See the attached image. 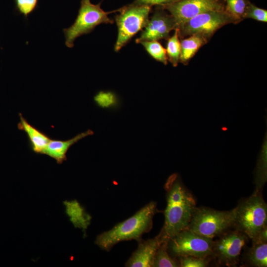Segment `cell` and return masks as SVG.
Here are the masks:
<instances>
[{
  "mask_svg": "<svg viewBox=\"0 0 267 267\" xmlns=\"http://www.w3.org/2000/svg\"><path fill=\"white\" fill-rule=\"evenodd\" d=\"M255 172L256 190L261 191L267 180V134L265 133Z\"/></svg>",
  "mask_w": 267,
  "mask_h": 267,
  "instance_id": "cell-15",
  "label": "cell"
},
{
  "mask_svg": "<svg viewBox=\"0 0 267 267\" xmlns=\"http://www.w3.org/2000/svg\"><path fill=\"white\" fill-rule=\"evenodd\" d=\"M166 51L168 59L173 66H177L180 60L181 52L180 41L179 39V31L178 28L175 29L174 34L168 39Z\"/></svg>",
  "mask_w": 267,
  "mask_h": 267,
  "instance_id": "cell-19",
  "label": "cell"
},
{
  "mask_svg": "<svg viewBox=\"0 0 267 267\" xmlns=\"http://www.w3.org/2000/svg\"><path fill=\"white\" fill-rule=\"evenodd\" d=\"M164 241L159 234L154 238L138 242L137 249L125 264L128 267H153L156 252Z\"/></svg>",
  "mask_w": 267,
  "mask_h": 267,
  "instance_id": "cell-12",
  "label": "cell"
},
{
  "mask_svg": "<svg viewBox=\"0 0 267 267\" xmlns=\"http://www.w3.org/2000/svg\"><path fill=\"white\" fill-rule=\"evenodd\" d=\"M226 12L233 20L245 18V12L249 2L247 0H225Z\"/></svg>",
  "mask_w": 267,
  "mask_h": 267,
  "instance_id": "cell-22",
  "label": "cell"
},
{
  "mask_svg": "<svg viewBox=\"0 0 267 267\" xmlns=\"http://www.w3.org/2000/svg\"><path fill=\"white\" fill-rule=\"evenodd\" d=\"M167 206L165 222L159 233L163 240H169L185 229L196 208L195 201L177 174L171 175L165 184Z\"/></svg>",
  "mask_w": 267,
  "mask_h": 267,
  "instance_id": "cell-1",
  "label": "cell"
},
{
  "mask_svg": "<svg viewBox=\"0 0 267 267\" xmlns=\"http://www.w3.org/2000/svg\"></svg>",
  "mask_w": 267,
  "mask_h": 267,
  "instance_id": "cell-28",
  "label": "cell"
},
{
  "mask_svg": "<svg viewBox=\"0 0 267 267\" xmlns=\"http://www.w3.org/2000/svg\"><path fill=\"white\" fill-rule=\"evenodd\" d=\"M245 18H251L258 21L267 22V11L249 2L245 12Z\"/></svg>",
  "mask_w": 267,
  "mask_h": 267,
  "instance_id": "cell-23",
  "label": "cell"
},
{
  "mask_svg": "<svg viewBox=\"0 0 267 267\" xmlns=\"http://www.w3.org/2000/svg\"><path fill=\"white\" fill-rule=\"evenodd\" d=\"M178 0H135L132 4L151 7L153 5L164 6Z\"/></svg>",
  "mask_w": 267,
  "mask_h": 267,
  "instance_id": "cell-26",
  "label": "cell"
},
{
  "mask_svg": "<svg viewBox=\"0 0 267 267\" xmlns=\"http://www.w3.org/2000/svg\"><path fill=\"white\" fill-rule=\"evenodd\" d=\"M176 28L177 25L173 17L162 8H157L135 42L140 44L144 41L166 39L170 32Z\"/></svg>",
  "mask_w": 267,
  "mask_h": 267,
  "instance_id": "cell-11",
  "label": "cell"
},
{
  "mask_svg": "<svg viewBox=\"0 0 267 267\" xmlns=\"http://www.w3.org/2000/svg\"><path fill=\"white\" fill-rule=\"evenodd\" d=\"M178 258L179 267H205L209 262L207 258L186 256Z\"/></svg>",
  "mask_w": 267,
  "mask_h": 267,
  "instance_id": "cell-25",
  "label": "cell"
},
{
  "mask_svg": "<svg viewBox=\"0 0 267 267\" xmlns=\"http://www.w3.org/2000/svg\"><path fill=\"white\" fill-rule=\"evenodd\" d=\"M19 116L20 122L18 124V129L27 134L32 151L37 154H43L51 139L46 134L31 125L21 113H20Z\"/></svg>",
  "mask_w": 267,
  "mask_h": 267,
  "instance_id": "cell-14",
  "label": "cell"
},
{
  "mask_svg": "<svg viewBox=\"0 0 267 267\" xmlns=\"http://www.w3.org/2000/svg\"><path fill=\"white\" fill-rule=\"evenodd\" d=\"M233 20L223 9L206 11L193 17L178 28L179 35H198L205 37Z\"/></svg>",
  "mask_w": 267,
  "mask_h": 267,
  "instance_id": "cell-8",
  "label": "cell"
},
{
  "mask_svg": "<svg viewBox=\"0 0 267 267\" xmlns=\"http://www.w3.org/2000/svg\"><path fill=\"white\" fill-rule=\"evenodd\" d=\"M151 7L130 4L117 10L115 17L118 36L114 50L119 51L139 31L146 26Z\"/></svg>",
  "mask_w": 267,
  "mask_h": 267,
  "instance_id": "cell-6",
  "label": "cell"
},
{
  "mask_svg": "<svg viewBox=\"0 0 267 267\" xmlns=\"http://www.w3.org/2000/svg\"><path fill=\"white\" fill-rule=\"evenodd\" d=\"M213 241V239L185 229L169 240L168 251L174 258L186 256L207 258L212 256Z\"/></svg>",
  "mask_w": 267,
  "mask_h": 267,
  "instance_id": "cell-7",
  "label": "cell"
},
{
  "mask_svg": "<svg viewBox=\"0 0 267 267\" xmlns=\"http://www.w3.org/2000/svg\"><path fill=\"white\" fill-rule=\"evenodd\" d=\"M248 262L256 267L267 266V243L253 244L249 248L246 255Z\"/></svg>",
  "mask_w": 267,
  "mask_h": 267,
  "instance_id": "cell-17",
  "label": "cell"
},
{
  "mask_svg": "<svg viewBox=\"0 0 267 267\" xmlns=\"http://www.w3.org/2000/svg\"><path fill=\"white\" fill-rule=\"evenodd\" d=\"M163 7L173 17L178 29L201 13L223 9L219 0H178Z\"/></svg>",
  "mask_w": 267,
  "mask_h": 267,
  "instance_id": "cell-10",
  "label": "cell"
},
{
  "mask_svg": "<svg viewBox=\"0 0 267 267\" xmlns=\"http://www.w3.org/2000/svg\"><path fill=\"white\" fill-rule=\"evenodd\" d=\"M205 42V38L198 35L190 36L180 42V61L185 63L190 59Z\"/></svg>",
  "mask_w": 267,
  "mask_h": 267,
  "instance_id": "cell-16",
  "label": "cell"
},
{
  "mask_svg": "<svg viewBox=\"0 0 267 267\" xmlns=\"http://www.w3.org/2000/svg\"><path fill=\"white\" fill-rule=\"evenodd\" d=\"M157 212L156 203L150 202L133 216L98 235L95 244L102 250L109 251L120 242L131 240L140 241L142 235L151 229L153 217Z\"/></svg>",
  "mask_w": 267,
  "mask_h": 267,
  "instance_id": "cell-2",
  "label": "cell"
},
{
  "mask_svg": "<svg viewBox=\"0 0 267 267\" xmlns=\"http://www.w3.org/2000/svg\"><path fill=\"white\" fill-rule=\"evenodd\" d=\"M16 8L26 18L37 7L38 0H15Z\"/></svg>",
  "mask_w": 267,
  "mask_h": 267,
  "instance_id": "cell-24",
  "label": "cell"
},
{
  "mask_svg": "<svg viewBox=\"0 0 267 267\" xmlns=\"http://www.w3.org/2000/svg\"><path fill=\"white\" fill-rule=\"evenodd\" d=\"M236 207L227 211L196 207L186 228L202 236L213 239L233 226Z\"/></svg>",
  "mask_w": 267,
  "mask_h": 267,
  "instance_id": "cell-4",
  "label": "cell"
},
{
  "mask_svg": "<svg viewBox=\"0 0 267 267\" xmlns=\"http://www.w3.org/2000/svg\"><path fill=\"white\" fill-rule=\"evenodd\" d=\"M100 4H94L90 0H81L78 14L74 23L63 30L67 47H73L77 38L90 33L98 25L113 23V20L108 16L111 12L104 11Z\"/></svg>",
  "mask_w": 267,
  "mask_h": 267,
  "instance_id": "cell-5",
  "label": "cell"
},
{
  "mask_svg": "<svg viewBox=\"0 0 267 267\" xmlns=\"http://www.w3.org/2000/svg\"><path fill=\"white\" fill-rule=\"evenodd\" d=\"M222 234L218 240L213 241L212 256L221 264L234 266L238 263L241 250L247 241V236L237 229L224 232Z\"/></svg>",
  "mask_w": 267,
  "mask_h": 267,
  "instance_id": "cell-9",
  "label": "cell"
},
{
  "mask_svg": "<svg viewBox=\"0 0 267 267\" xmlns=\"http://www.w3.org/2000/svg\"><path fill=\"white\" fill-rule=\"evenodd\" d=\"M236 209L233 226L251 240L267 226V205L261 191L256 190L240 202Z\"/></svg>",
  "mask_w": 267,
  "mask_h": 267,
  "instance_id": "cell-3",
  "label": "cell"
},
{
  "mask_svg": "<svg viewBox=\"0 0 267 267\" xmlns=\"http://www.w3.org/2000/svg\"><path fill=\"white\" fill-rule=\"evenodd\" d=\"M140 44L152 57L165 65L167 64L168 57L166 49L158 41H144Z\"/></svg>",
  "mask_w": 267,
  "mask_h": 267,
  "instance_id": "cell-20",
  "label": "cell"
},
{
  "mask_svg": "<svg viewBox=\"0 0 267 267\" xmlns=\"http://www.w3.org/2000/svg\"><path fill=\"white\" fill-rule=\"evenodd\" d=\"M94 101L98 107L107 109H114L120 106L118 97L111 91H100L94 97Z\"/></svg>",
  "mask_w": 267,
  "mask_h": 267,
  "instance_id": "cell-21",
  "label": "cell"
},
{
  "mask_svg": "<svg viewBox=\"0 0 267 267\" xmlns=\"http://www.w3.org/2000/svg\"><path fill=\"white\" fill-rule=\"evenodd\" d=\"M168 240L163 241L156 252L153 267H177L179 262L170 256L168 251Z\"/></svg>",
  "mask_w": 267,
  "mask_h": 267,
  "instance_id": "cell-18",
  "label": "cell"
},
{
  "mask_svg": "<svg viewBox=\"0 0 267 267\" xmlns=\"http://www.w3.org/2000/svg\"><path fill=\"white\" fill-rule=\"evenodd\" d=\"M253 244H257L267 242V226L265 227L253 239Z\"/></svg>",
  "mask_w": 267,
  "mask_h": 267,
  "instance_id": "cell-27",
  "label": "cell"
},
{
  "mask_svg": "<svg viewBox=\"0 0 267 267\" xmlns=\"http://www.w3.org/2000/svg\"><path fill=\"white\" fill-rule=\"evenodd\" d=\"M93 134V132L91 130H88L68 140L51 139L46 146L43 154L55 159L58 164H62L67 160L66 153L71 146L82 138Z\"/></svg>",
  "mask_w": 267,
  "mask_h": 267,
  "instance_id": "cell-13",
  "label": "cell"
}]
</instances>
